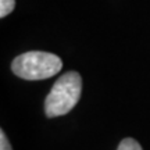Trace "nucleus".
Here are the masks:
<instances>
[{
	"label": "nucleus",
	"mask_w": 150,
	"mask_h": 150,
	"mask_svg": "<svg viewBox=\"0 0 150 150\" xmlns=\"http://www.w3.org/2000/svg\"><path fill=\"white\" fill-rule=\"evenodd\" d=\"M82 92L81 75L70 71L56 81L45 102V111L49 118L64 115L76 106Z\"/></svg>",
	"instance_id": "nucleus-1"
},
{
	"label": "nucleus",
	"mask_w": 150,
	"mask_h": 150,
	"mask_svg": "<svg viewBox=\"0 0 150 150\" xmlns=\"http://www.w3.org/2000/svg\"><path fill=\"white\" fill-rule=\"evenodd\" d=\"M63 61L59 56L46 52H28L13 60L11 70L22 79L39 81L59 74Z\"/></svg>",
	"instance_id": "nucleus-2"
},
{
	"label": "nucleus",
	"mask_w": 150,
	"mask_h": 150,
	"mask_svg": "<svg viewBox=\"0 0 150 150\" xmlns=\"http://www.w3.org/2000/svg\"><path fill=\"white\" fill-rule=\"evenodd\" d=\"M16 7V0H0V17L4 18Z\"/></svg>",
	"instance_id": "nucleus-3"
},
{
	"label": "nucleus",
	"mask_w": 150,
	"mask_h": 150,
	"mask_svg": "<svg viewBox=\"0 0 150 150\" xmlns=\"http://www.w3.org/2000/svg\"><path fill=\"white\" fill-rule=\"evenodd\" d=\"M118 150H142V147H140V145L135 139L127 138V139H124L122 142L120 143Z\"/></svg>",
	"instance_id": "nucleus-4"
},
{
	"label": "nucleus",
	"mask_w": 150,
	"mask_h": 150,
	"mask_svg": "<svg viewBox=\"0 0 150 150\" xmlns=\"http://www.w3.org/2000/svg\"><path fill=\"white\" fill-rule=\"evenodd\" d=\"M0 150H11V145L3 131H0Z\"/></svg>",
	"instance_id": "nucleus-5"
}]
</instances>
